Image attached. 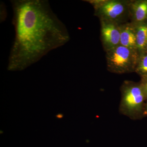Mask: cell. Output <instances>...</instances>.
Listing matches in <instances>:
<instances>
[{"label":"cell","instance_id":"6da1fadb","mask_svg":"<svg viewBox=\"0 0 147 147\" xmlns=\"http://www.w3.org/2000/svg\"><path fill=\"white\" fill-rule=\"evenodd\" d=\"M15 38L9 56V71H22L50 51L68 42L64 24L45 0H13Z\"/></svg>","mask_w":147,"mask_h":147},{"label":"cell","instance_id":"7a4b0ae2","mask_svg":"<svg viewBox=\"0 0 147 147\" xmlns=\"http://www.w3.org/2000/svg\"><path fill=\"white\" fill-rule=\"evenodd\" d=\"M146 97L142 86L133 83H126L122 90L121 113L132 119H137L142 112Z\"/></svg>","mask_w":147,"mask_h":147},{"label":"cell","instance_id":"3957f363","mask_svg":"<svg viewBox=\"0 0 147 147\" xmlns=\"http://www.w3.org/2000/svg\"><path fill=\"white\" fill-rule=\"evenodd\" d=\"M108 51L107 61L110 70L122 73L134 69L137 58L134 51L121 45Z\"/></svg>","mask_w":147,"mask_h":147},{"label":"cell","instance_id":"277c9868","mask_svg":"<svg viewBox=\"0 0 147 147\" xmlns=\"http://www.w3.org/2000/svg\"><path fill=\"white\" fill-rule=\"evenodd\" d=\"M101 33L104 44L108 50L120 44L121 30L112 23H103Z\"/></svg>","mask_w":147,"mask_h":147},{"label":"cell","instance_id":"5b68a950","mask_svg":"<svg viewBox=\"0 0 147 147\" xmlns=\"http://www.w3.org/2000/svg\"><path fill=\"white\" fill-rule=\"evenodd\" d=\"M124 11L125 6L123 4L117 1L106 2L100 7V11L102 15L109 19L119 18Z\"/></svg>","mask_w":147,"mask_h":147},{"label":"cell","instance_id":"8992f818","mask_svg":"<svg viewBox=\"0 0 147 147\" xmlns=\"http://www.w3.org/2000/svg\"><path fill=\"white\" fill-rule=\"evenodd\" d=\"M120 45L133 51L137 48L136 32L130 27L121 30Z\"/></svg>","mask_w":147,"mask_h":147},{"label":"cell","instance_id":"52a82bcc","mask_svg":"<svg viewBox=\"0 0 147 147\" xmlns=\"http://www.w3.org/2000/svg\"><path fill=\"white\" fill-rule=\"evenodd\" d=\"M133 11L136 21L141 22L147 18V1H141L133 5Z\"/></svg>","mask_w":147,"mask_h":147},{"label":"cell","instance_id":"ba28073f","mask_svg":"<svg viewBox=\"0 0 147 147\" xmlns=\"http://www.w3.org/2000/svg\"><path fill=\"white\" fill-rule=\"evenodd\" d=\"M137 49L142 50L146 47L147 41V26L142 25L137 28L136 32Z\"/></svg>","mask_w":147,"mask_h":147},{"label":"cell","instance_id":"9c48e42d","mask_svg":"<svg viewBox=\"0 0 147 147\" xmlns=\"http://www.w3.org/2000/svg\"><path fill=\"white\" fill-rule=\"evenodd\" d=\"M136 71L142 75H147V55L141 58L137 65Z\"/></svg>","mask_w":147,"mask_h":147},{"label":"cell","instance_id":"30bf717a","mask_svg":"<svg viewBox=\"0 0 147 147\" xmlns=\"http://www.w3.org/2000/svg\"><path fill=\"white\" fill-rule=\"evenodd\" d=\"M7 17V11L5 5L2 2H1V22L5 21Z\"/></svg>","mask_w":147,"mask_h":147},{"label":"cell","instance_id":"8fae6325","mask_svg":"<svg viewBox=\"0 0 147 147\" xmlns=\"http://www.w3.org/2000/svg\"><path fill=\"white\" fill-rule=\"evenodd\" d=\"M64 115L62 113H59L57 115H56V117L58 119H61L63 118Z\"/></svg>","mask_w":147,"mask_h":147},{"label":"cell","instance_id":"7c38bea8","mask_svg":"<svg viewBox=\"0 0 147 147\" xmlns=\"http://www.w3.org/2000/svg\"><path fill=\"white\" fill-rule=\"evenodd\" d=\"M143 88H144V92L145 94H146V96L147 97V81L146 82L144 85L143 86Z\"/></svg>","mask_w":147,"mask_h":147},{"label":"cell","instance_id":"4fadbf2b","mask_svg":"<svg viewBox=\"0 0 147 147\" xmlns=\"http://www.w3.org/2000/svg\"><path fill=\"white\" fill-rule=\"evenodd\" d=\"M146 110L147 111V103L146 105Z\"/></svg>","mask_w":147,"mask_h":147},{"label":"cell","instance_id":"5bb4252c","mask_svg":"<svg viewBox=\"0 0 147 147\" xmlns=\"http://www.w3.org/2000/svg\"><path fill=\"white\" fill-rule=\"evenodd\" d=\"M146 47L147 49V41L146 42Z\"/></svg>","mask_w":147,"mask_h":147}]
</instances>
